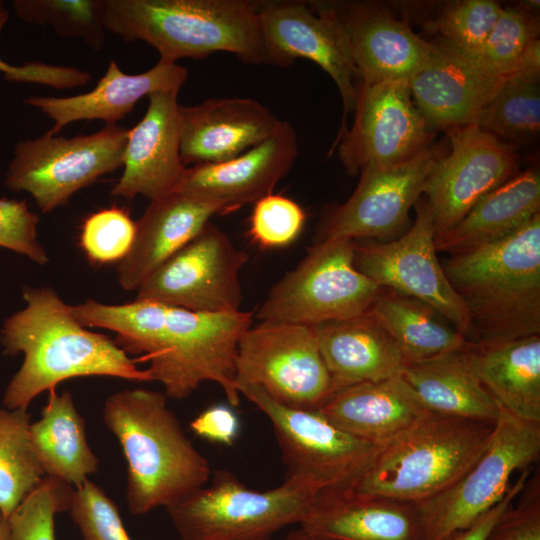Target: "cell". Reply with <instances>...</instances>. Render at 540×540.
<instances>
[{
  "label": "cell",
  "instance_id": "cell-1",
  "mask_svg": "<svg viewBox=\"0 0 540 540\" xmlns=\"http://www.w3.org/2000/svg\"><path fill=\"white\" fill-rule=\"evenodd\" d=\"M71 311L85 327L114 332L120 348L147 361L167 398L185 399L202 383L214 382L230 406L239 405L235 357L252 312L202 313L137 299L118 305L88 299Z\"/></svg>",
  "mask_w": 540,
  "mask_h": 540
},
{
  "label": "cell",
  "instance_id": "cell-2",
  "mask_svg": "<svg viewBox=\"0 0 540 540\" xmlns=\"http://www.w3.org/2000/svg\"><path fill=\"white\" fill-rule=\"evenodd\" d=\"M23 297L25 307L9 316L0 331L4 353L23 354L3 395L5 408L27 410L43 391L75 377L152 382L148 370L138 368L114 340L81 324L53 288L25 287Z\"/></svg>",
  "mask_w": 540,
  "mask_h": 540
},
{
  "label": "cell",
  "instance_id": "cell-3",
  "mask_svg": "<svg viewBox=\"0 0 540 540\" xmlns=\"http://www.w3.org/2000/svg\"><path fill=\"white\" fill-rule=\"evenodd\" d=\"M167 399L162 392L135 388L104 403V423L127 461L126 500L134 515L166 509L211 477L208 460L186 436Z\"/></svg>",
  "mask_w": 540,
  "mask_h": 540
},
{
  "label": "cell",
  "instance_id": "cell-4",
  "mask_svg": "<svg viewBox=\"0 0 540 540\" xmlns=\"http://www.w3.org/2000/svg\"><path fill=\"white\" fill-rule=\"evenodd\" d=\"M103 24L125 41L153 46L165 63L228 52L247 64L277 66L254 1L104 0Z\"/></svg>",
  "mask_w": 540,
  "mask_h": 540
},
{
  "label": "cell",
  "instance_id": "cell-5",
  "mask_svg": "<svg viewBox=\"0 0 540 540\" xmlns=\"http://www.w3.org/2000/svg\"><path fill=\"white\" fill-rule=\"evenodd\" d=\"M443 269L473 342L540 335V214L502 240L452 255Z\"/></svg>",
  "mask_w": 540,
  "mask_h": 540
},
{
  "label": "cell",
  "instance_id": "cell-6",
  "mask_svg": "<svg viewBox=\"0 0 540 540\" xmlns=\"http://www.w3.org/2000/svg\"><path fill=\"white\" fill-rule=\"evenodd\" d=\"M494 423L428 412L381 448L347 494L423 502L475 464L489 444Z\"/></svg>",
  "mask_w": 540,
  "mask_h": 540
},
{
  "label": "cell",
  "instance_id": "cell-7",
  "mask_svg": "<svg viewBox=\"0 0 540 540\" xmlns=\"http://www.w3.org/2000/svg\"><path fill=\"white\" fill-rule=\"evenodd\" d=\"M309 484L285 477L267 491L248 488L233 473L217 470L205 485L166 511L181 540H259L300 524L318 498Z\"/></svg>",
  "mask_w": 540,
  "mask_h": 540
},
{
  "label": "cell",
  "instance_id": "cell-8",
  "mask_svg": "<svg viewBox=\"0 0 540 540\" xmlns=\"http://www.w3.org/2000/svg\"><path fill=\"white\" fill-rule=\"evenodd\" d=\"M237 390L269 419L286 477L309 484L319 496L351 492L383 447L339 429L317 410L280 404L260 387L243 384Z\"/></svg>",
  "mask_w": 540,
  "mask_h": 540
},
{
  "label": "cell",
  "instance_id": "cell-9",
  "mask_svg": "<svg viewBox=\"0 0 540 540\" xmlns=\"http://www.w3.org/2000/svg\"><path fill=\"white\" fill-rule=\"evenodd\" d=\"M354 244L350 239L319 240L271 288L257 318L316 326L365 314L381 287L356 268Z\"/></svg>",
  "mask_w": 540,
  "mask_h": 540
},
{
  "label": "cell",
  "instance_id": "cell-10",
  "mask_svg": "<svg viewBox=\"0 0 540 540\" xmlns=\"http://www.w3.org/2000/svg\"><path fill=\"white\" fill-rule=\"evenodd\" d=\"M489 444L454 484L417 503L422 540H447L495 506L516 470L528 469L540 456V422L519 419L499 404Z\"/></svg>",
  "mask_w": 540,
  "mask_h": 540
},
{
  "label": "cell",
  "instance_id": "cell-11",
  "mask_svg": "<svg viewBox=\"0 0 540 540\" xmlns=\"http://www.w3.org/2000/svg\"><path fill=\"white\" fill-rule=\"evenodd\" d=\"M260 387L280 404L317 410L332 391L315 326L260 321L241 336L235 385Z\"/></svg>",
  "mask_w": 540,
  "mask_h": 540
},
{
  "label": "cell",
  "instance_id": "cell-12",
  "mask_svg": "<svg viewBox=\"0 0 540 540\" xmlns=\"http://www.w3.org/2000/svg\"><path fill=\"white\" fill-rule=\"evenodd\" d=\"M128 130L106 124L90 135L65 138L51 131L20 141L5 184L26 191L43 213L67 204L74 193L122 166Z\"/></svg>",
  "mask_w": 540,
  "mask_h": 540
},
{
  "label": "cell",
  "instance_id": "cell-13",
  "mask_svg": "<svg viewBox=\"0 0 540 540\" xmlns=\"http://www.w3.org/2000/svg\"><path fill=\"white\" fill-rule=\"evenodd\" d=\"M247 261V253L209 221L143 282L135 299L202 313L239 311V274Z\"/></svg>",
  "mask_w": 540,
  "mask_h": 540
},
{
  "label": "cell",
  "instance_id": "cell-14",
  "mask_svg": "<svg viewBox=\"0 0 540 540\" xmlns=\"http://www.w3.org/2000/svg\"><path fill=\"white\" fill-rule=\"evenodd\" d=\"M415 206L416 219L400 237L383 243L354 241V264L378 286L426 303L473 342L468 311L437 258L426 199L419 198Z\"/></svg>",
  "mask_w": 540,
  "mask_h": 540
},
{
  "label": "cell",
  "instance_id": "cell-15",
  "mask_svg": "<svg viewBox=\"0 0 540 540\" xmlns=\"http://www.w3.org/2000/svg\"><path fill=\"white\" fill-rule=\"evenodd\" d=\"M263 38L277 66L297 58L319 65L335 82L343 103V118L331 149L346 133L348 113L354 111L360 84L349 44L332 2L278 0L258 2Z\"/></svg>",
  "mask_w": 540,
  "mask_h": 540
},
{
  "label": "cell",
  "instance_id": "cell-16",
  "mask_svg": "<svg viewBox=\"0 0 540 540\" xmlns=\"http://www.w3.org/2000/svg\"><path fill=\"white\" fill-rule=\"evenodd\" d=\"M446 131L450 151L436 163L423 190L435 239L458 224L481 198L519 173L515 146L475 124Z\"/></svg>",
  "mask_w": 540,
  "mask_h": 540
},
{
  "label": "cell",
  "instance_id": "cell-17",
  "mask_svg": "<svg viewBox=\"0 0 540 540\" xmlns=\"http://www.w3.org/2000/svg\"><path fill=\"white\" fill-rule=\"evenodd\" d=\"M444 155L442 147L430 145L401 163L362 168L350 198L326 213L319 240H383L402 232L409 222L411 208L423 194L428 176Z\"/></svg>",
  "mask_w": 540,
  "mask_h": 540
},
{
  "label": "cell",
  "instance_id": "cell-18",
  "mask_svg": "<svg viewBox=\"0 0 540 540\" xmlns=\"http://www.w3.org/2000/svg\"><path fill=\"white\" fill-rule=\"evenodd\" d=\"M354 111L352 128L336 144L351 176L368 165L401 163L432 145V129L415 106L407 81L359 85Z\"/></svg>",
  "mask_w": 540,
  "mask_h": 540
},
{
  "label": "cell",
  "instance_id": "cell-19",
  "mask_svg": "<svg viewBox=\"0 0 540 540\" xmlns=\"http://www.w3.org/2000/svg\"><path fill=\"white\" fill-rule=\"evenodd\" d=\"M297 153L296 132L281 120L269 137L234 158L186 167L174 191L215 202L223 213L233 211L273 193Z\"/></svg>",
  "mask_w": 540,
  "mask_h": 540
},
{
  "label": "cell",
  "instance_id": "cell-20",
  "mask_svg": "<svg viewBox=\"0 0 540 540\" xmlns=\"http://www.w3.org/2000/svg\"><path fill=\"white\" fill-rule=\"evenodd\" d=\"M345 32L360 84L407 81L429 60L435 44L380 4L332 2Z\"/></svg>",
  "mask_w": 540,
  "mask_h": 540
},
{
  "label": "cell",
  "instance_id": "cell-21",
  "mask_svg": "<svg viewBox=\"0 0 540 540\" xmlns=\"http://www.w3.org/2000/svg\"><path fill=\"white\" fill-rule=\"evenodd\" d=\"M409 80L412 100L433 129L473 124L508 76L484 71L473 59L443 41Z\"/></svg>",
  "mask_w": 540,
  "mask_h": 540
},
{
  "label": "cell",
  "instance_id": "cell-22",
  "mask_svg": "<svg viewBox=\"0 0 540 540\" xmlns=\"http://www.w3.org/2000/svg\"><path fill=\"white\" fill-rule=\"evenodd\" d=\"M178 93L157 91L148 95L144 117L128 130L124 171L112 195L127 199L142 195L154 200L177 187L186 169L180 157Z\"/></svg>",
  "mask_w": 540,
  "mask_h": 540
},
{
  "label": "cell",
  "instance_id": "cell-23",
  "mask_svg": "<svg viewBox=\"0 0 540 540\" xmlns=\"http://www.w3.org/2000/svg\"><path fill=\"white\" fill-rule=\"evenodd\" d=\"M183 164L218 163L234 158L269 137L281 120L250 98H211L179 105Z\"/></svg>",
  "mask_w": 540,
  "mask_h": 540
},
{
  "label": "cell",
  "instance_id": "cell-24",
  "mask_svg": "<svg viewBox=\"0 0 540 540\" xmlns=\"http://www.w3.org/2000/svg\"><path fill=\"white\" fill-rule=\"evenodd\" d=\"M218 213H223L219 204L182 191L150 200L136 221L135 239L129 253L118 263L121 287L137 291Z\"/></svg>",
  "mask_w": 540,
  "mask_h": 540
},
{
  "label": "cell",
  "instance_id": "cell-25",
  "mask_svg": "<svg viewBox=\"0 0 540 540\" xmlns=\"http://www.w3.org/2000/svg\"><path fill=\"white\" fill-rule=\"evenodd\" d=\"M317 411L339 429L378 446L429 412L402 376L336 390Z\"/></svg>",
  "mask_w": 540,
  "mask_h": 540
},
{
  "label": "cell",
  "instance_id": "cell-26",
  "mask_svg": "<svg viewBox=\"0 0 540 540\" xmlns=\"http://www.w3.org/2000/svg\"><path fill=\"white\" fill-rule=\"evenodd\" d=\"M188 78V70L176 63H158L146 72L127 74L112 60L95 88L70 97H39L25 100L54 120L50 130L58 133L79 120H103L115 124L129 114L138 100L157 91L179 92Z\"/></svg>",
  "mask_w": 540,
  "mask_h": 540
},
{
  "label": "cell",
  "instance_id": "cell-27",
  "mask_svg": "<svg viewBox=\"0 0 540 540\" xmlns=\"http://www.w3.org/2000/svg\"><path fill=\"white\" fill-rule=\"evenodd\" d=\"M299 528L321 540H422L417 503L318 496Z\"/></svg>",
  "mask_w": 540,
  "mask_h": 540
},
{
  "label": "cell",
  "instance_id": "cell-28",
  "mask_svg": "<svg viewBox=\"0 0 540 540\" xmlns=\"http://www.w3.org/2000/svg\"><path fill=\"white\" fill-rule=\"evenodd\" d=\"M315 331L331 377V393L358 383L401 376L406 366L395 341L366 313L316 325Z\"/></svg>",
  "mask_w": 540,
  "mask_h": 540
},
{
  "label": "cell",
  "instance_id": "cell-29",
  "mask_svg": "<svg viewBox=\"0 0 540 540\" xmlns=\"http://www.w3.org/2000/svg\"><path fill=\"white\" fill-rule=\"evenodd\" d=\"M466 357L497 404L519 419L540 422V335L473 342Z\"/></svg>",
  "mask_w": 540,
  "mask_h": 540
},
{
  "label": "cell",
  "instance_id": "cell-30",
  "mask_svg": "<svg viewBox=\"0 0 540 540\" xmlns=\"http://www.w3.org/2000/svg\"><path fill=\"white\" fill-rule=\"evenodd\" d=\"M540 214V174L519 172L481 198L449 231L435 239L437 251L464 253L502 240Z\"/></svg>",
  "mask_w": 540,
  "mask_h": 540
},
{
  "label": "cell",
  "instance_id": "cell-31",
  "mask_svg": "<svg viewBox=\"0 0 540 540\" xmlns=\"http://www.w3.org/2000/svg\"><path fill=\"white\" fill-rule=\"evenodd\" d=\"M401 376L432 413L494 423L499 407L470 367L466 351L409 363Z\"/></svg>",
  "mask_w": 540,
  "mask_h": 540
},
{
  "label": "cell",
  "instance_id": "cell-32",
  "mask_svg": "<svg viewBox=\"0 0 540 540\" xmlns=\"http://www.w3.org/2000/svg\"><path fill=\"white\" fill-rule=\"evenodd\" d=\"M30 435L46 476L77 488L97 473L99 460L87 441L84 419L69 391H49L40 419L31 422Z\"/></svg>",
  "mask_w": 540,
  "mask_h": 540
},
{
  "label": "cell",
  "instance_id": "cell-33",
  "mask_svg": "<svg viewBox=\"0 0 540 540\" xmlns=\"http://www.w3.org/2000/svg\"><path fill=\"white\" fill-rule=\"evenodd\" d=\"M366 314L395 341L406 365L466 351L473 344L426 303L385 287Z\"/></svg>",
  "mask_w": 540,
  "mask_h": 540
},
{
  "label": "cell",
  "instance_id": "cell-34",
  "mask_svg": "<svg viewBox=\"0 0 540 540\" xmlns=\"http://www.w3.org/2000/svg\"><path fill=\"white\" fill-rule=\"evenodd\" d=\"M540 71L510 74L473 124L516 148L536 140L540 130Z\"/></svg>",
  "mask_w": 540,
  "mask_h": 540
},
{
  "label": "cell",
  "instance_id": "cell-35",
  "mask_svg": "<svg viewBox=\"0 0 540 540\" xmlns=\"http://www.w3.org/2000/svg\"><path fill=\"white\" fill-rule=\"evenodd\" d=\"M27 410L0 407V513L8 518L46 476L34 450Z\"/></svg>",
  "mask_w": 540,
  "mask_h": 540
},
{
  "label": "cell",
  "instance_id": "cell-36",
  "mask_svg": "<svg viewBox=\"0 0 540 540\" xmlns=\"http://www.w3.org/2000/svg\"><path fill=\"white\" fill-rule=\"evenodd\" d=\"M531 5L503 7L484 46L470 57L484 71L498 77L516 72L527 51L539 40V19Z\"/></svg>",
  "mask_w": 540,
  "mask_h": 540
},
{
  "label": "cell",
  "instance_id": "cell-37",
  "mask_svg": "<svg viewBox=\"0 0 540 540\" xmlns=\"http://www.w3.org/2000/svg\"><path fill=\"white\" fill-rule=\"evenodd\" d=\"M16 14L36 24H50L61 36L80 37L98 50L104 42V0L15 1Z\"/></svg>",
  "mask_w": 540,
  "mask_h": 540
},
{
  "label": "cell",
  "instance_id": "cell-38",
  "mask_svg": "<svg viewBox=\"0 0 540 540\" xmlns=\"http://www.w3.org/2000/svg\"><path fill=\"white\" fill-rule=\"evenodd\" d=\"M74 490L45 476L8 517L12 540H56L55 516L69 510Z\"/></svg>",
  "mask_w": 540,
  "mask_h": 540
},
{
  "label": "cell",
  "instance_id": "cell-39",
  "mask_svg": "<svg viewBox=\"0 0 540 540\" xmlns=\"http://www.w3.org/2000/svg\"><path fill=\"white\" fill-rule=\"evenodd\" d=\"M503 7L492 0H462L448 4L429 23V30L441 41L468 57H475L484 46Z\"/></svg>",
  "mask_w": 540,
  "mask_h": 540
},
{
  "label": "cell",
  "instance_id": "cell-40",
  "mask_svg": "<svg viewBox=\"0 0 540 540\" xmlns=\"http://www.w3.org/2000/svg\"><path fill=\"white\" fill-rule=\"evenodd\" d=\"M136 234V222L116 206L99 210L83 222L79 242L93 263H119L129 253Z\"/></svg>",
  "mask_w": 540,
  "mask_h": 540
},
{
  "label": "cell",
  "instance_id": "cell-41",
  "mask_svg": "<svg viewBox=\"0 0 540 540\" xmlns=\"http://www.w3.org/2000/svg\"><path fill=\"white\" fill-rule=\"evenodd\" d=\"M305 220V212L298 203L271 193L254 203L249 234L263 248L284 247L299 236Z\"/></svg>",
  "mask_w": 540,
  "mask_h": 540
},
{
  "label": "cell",
  "instance_id": "cell-42",
  "mask_svg": "<svg viewBox=\"0 0 540 540\" xmlns=\"http://www.w3.org/2000/svg\"><path fill=\"white\" fill-rule=\"evenodd\" d=\"M68 511L84 540H131L115 503L89 479L75 488Z\"/></svg>",
  "mask_w": 540,
  "mask_h": 540
},
{
  "label": "cell",
  "instance_id": "cell-43",
  "mask_svg": "<svg viewBox=\"0 0 540 540\" xmlns=\"http://www.w3.org/2000/svg\"><path fill=\"white\" fill-rule=\"evenodd\" d=\"M38 223V214L31 211L25 201L0 199V247L44 265L49 258L38 241Z\"/></svg>",
  "mask_w": 540,
  "mask_h": 540
},
{
  "label": "cell",
  "instance_id": "cell-44",
  "mask_svg": "<svg viewBox=\"0 0 540 540\" xmlns=\"http://www.w3.org/2000/svg\"><path fill=\"white\" fill-rule=\"evenodd\" d=\"M517 506H510L491 530L487 540H540V480L526 481Z\"/></svg>",
  "mask_w": 540,
  "mask_h": 540
},
{
  "label": "cell",
  "instance_id": "cell-45",
  "mask_svg": "<svg viewBox=\"0 0 540 540\" xmlns=\"http://www.w3.org/2000/svg\"><path fill=\"white\" fill-rule=\"evenodd\" d=\"M9 17L8 10L0 2V31ZM0 72L10 81L47 85L56 89L82 86L90 79L88 72L74 67L55 66L41 62H30L14 66L0 58Z\"/></svg>",
  "mask_w": 540,
  "mask_h": 540
},
{
  "label": "cell",
  "instance_id": "cell-46",
  "mask_svg": "<svg viewBox=\"0 0 540 540\" xmlns=\"http://www.w3.org/2000/svg\"><path fill=\"white\" fill-rule=\"evenodd\" d=\"M240 419L232 406L215 404L204 409L191 422V431L210 442L231 446L240 433Z\"/></svg>",
  "mask_w": 540,
  "mask_h": 540
},
{
  "label": "cell",
  "instance_id": "cell-47",
  "mask_svg": "<svg viewBox=\"0 0 540 540\" xmlns=\"http://www.w3.org/2000/svg\"><path fill=\"white\" fill-rule=\"evenodd\" d=\"M529 469H524L518 479L508 488L504 497L492 508L483 513L467 528L456 532L447 540H487L502 514L512 506L528 480Z\"/></svg>",
  "mask_w": 540,
  "mask_h": 540
},
{
  "label": "cell",
  "instance_id": "cell-48",
  "mask_svg": "<svg viewBox=\"0 0 540 540\" xmlns=\"http://www.w3.org/2000/svg\"><path fill=\"white\" fill-rule=\"evenodd\" d=\"M284 540H321L314 536L309 535L301 528L291 531Z\"/></svg>",
  "mask_w": 540,
  "mask_h": 540
},
{
  "label": "cell",
  "instance_id": "cell-49",
  "mask_svg": "<svg viewBox=\"0 0 540 540\" xmlns=\"http://www.w3.org/2000/svg\"><path fill=\"white\" fill-rule=\"evenodd\" d=\"M0 540H12L8 518L0 513Z\"/></svg>",
  "mask_w": 540,
  "mask_h": 540
},
{
  "label": "cell",
  "instance_id": "cell-50",
  "mask_svg": "<svg viewBox=\"0 0 540 540\" xmlns=\"http://www.w3.org/2000/svg\"><path fill=\"white\" fill-rule=\"evenodd\" d=\"M259 540H269V539H259Z\"/></svg>",
  "mask_w": 540,
  "mask_h": 540
}]
</instances>
